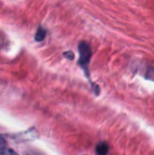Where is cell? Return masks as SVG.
Wrapping results in <instances>:
<instances>
[{"label": "cell", "mask_w": 154, "mask_h": 155, "mask_svg": "<svg viewBox=\"0 0 154 155\" xmlns=\"http://www.w3.org/2000/svg\"><path fill=\"white\" fill-rule=\"evenodd\" d=\"M109 152V146L106 143H101L96 147L97 155H106Z\"/></svg>", "instance_id": "7a4b0ae2"}, {"label": "cell", "mask_w": 154, "mask_h": 155, "mask_svg": "<svg viewBox=\"0 0 154 155\" xmlns=\"http://www.w3.org/2000/svg\"><path fill=\"white\" fill-rule=\"evenodd\" d=\"M0 155H18L15 152L10 150V149H6V148H2L0 149Z\"/></svg>", "instance_id": "277c9868"}, {"label": "cell", "mask_w": 154, "mask_h": 155, "mask_svg": "<svg viewBox=\"0 0 154 155\" xmlns=\"http://www.w3.org/2000/svg\"><path fill=\"white\" fill-rule=\"evenodd\" d=\"M45 35H46V31L45 29L42 26V25H39L38 28H37V31H36V34H35V41L37 42H41L44 39L45 37Z\"/></svg>", "instance_id": "3957f363"}, {"label": "cell", "mask_w": 154, "mask_h": 155, "mask_svg": "<svg viewBox=\"0 0 154 155\" xmlns=\"http://www.w3.org/2000/svg\"><path fill=\"white\" fill-rule=\"evenodd\" d=\"M5 144H6V143H5V138H4L2 135H0V149L4 148Z\"/></svg>", "instance_id": "52a82bcc"}, {"label": "cell", "mask_w": 154, "mask_h": 155, "mask_svg": "<svg viewBox=\"0 0 154 155\" xmlns=\"http://www.w3.org/2000/svg\"><path fill=\"white\" fill-rule=\"evenodd\" d=\"M147 78L151 79V80H153L154 81V68H152L148 71L147 73V75H146Z\"/></svg>", "instance_id": "8992f818"}, {"label": "cell", "mask_w": 154, "mask_h": 155, "mask_svg": "<svg viewBox=\"0 0 154 155\" xmlns=\"http://www.w3.org/2000/svg\"><path fill=\"white\" fill-rule=\"evenodd\" d=\"M64 55L69 60H74V54L72 51H68V52L64 53Z\"/></svg>", "instance_id": "5b68a950"}, {"label": "cell", "mask_w": 154, "mask_h": 155, "mask_svg": "<svg viewBox=\"0 0 154 155\" xmlns=\"http://www.w3.org/2000/svg\"><path fill=\"white\" fill-rule=\"evenodd\" d=\"M78 50H79V54H80L79 64L84 69L86 75L89 77L88 65H89V62H90V59H91V56H92L91 47L86 42L82 41V42H80V44L78 45Z\"/></svg>", "instance_id": "6da1fadb"}]
</instances>
